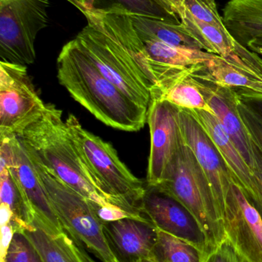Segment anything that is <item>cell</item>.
<instances>
[{"label":"cell","instance_id":"cell-1","mask_svg":"<svg viewBox=\"0 0 262 262\" xmlns=\"http://www.w3.org/2000/svg\"><path fill=\"white\" fill-rule=\"evenodd\" d=\"M80 12L88 23L75 38L80 48L126 96L149 108L157 81L131 12L121 7Z\"/></svg>","mask_w":262,"mask_h":262},{"label":"cell","instance_id":"cell-2","mask_svg":"<svg viewBox=\"0 0 262 262\" xmlns=\"http://www.w3.org/2000/svg\"><path fill=\"white\" fill-rule=\"evenodd\" d=\"M58 81L98 121L117 130L136 132L147 123L149 108L129 99L94 66L74 38L57 59Z\"/></svg>","mask_w":262,"mask_h":262},{"label":"cell","instance_id":"cell-3","mask_svg":"<svg viewBox=\"0 0 262 262\" xmlns=\"http://www.w3.org/2000/svg\"><path fill=\"white\" fill-rule=\"evenodd\" d=\"M28 155L92 203L115 205L85 160L63 112L46 104L43 115L18 135Z\"/></svg>","mask_w":262,"mask_h":262},{"label":"cell","instance_id":"cell-4","mask_svg":"<svg viewBox=\"0 0 262 262\" xmlns=\"http://www.w3.org/2000/svg\"><path fill=\"white\" fill-rule=\"evenodd\" d=\"M178 200L196 219L207 238V252L226 238L224 222L204 171L193 151L183 143L167 178L158 186Z\"/></svg>","mask_w":262,"mask_h":262},{"label":"cell","instance_id":"cell-5","mask_svg":"<svg viewBox=\"0 0 262 262\" xmlns=\"http://www.w3.org/2000/svg\"><path fill=\"white\" fill-rule=\"evenodd\" d=\"M66 122L85 160L114 204L138 220H149L139 209L146 185L120 160L112 145L83 128L75 115L70 114Z\"/></svg>","mask_w":262,"mask_h":262},{"label":"cell","instance_id":"cell-6","mask_svg":"<svg viewBox=\"0 0 262 262\" xmlns=\"http://www.w3.org/2000/svg\"><path fill=\"white\" fill-rule=\"evenodd\" d=\"M30 160L65 232L74 243L83 245L102 262H116L108 246L103 223L97 218L90 201L47 168Z\"/></svg>","mask_w":262,"mask_h":262},{"label":"cell","instance_id":"cell-7","mask_svg":"<svg viewBox=\"0 0 262 262\" xmlns=\"http://www.w3.org/2000/svg\"><path fill=\"white\" fill-rule=\"evenodd\" d=\"M49 0H0L1 61L33 64L35 38L49 25Z\"/></svg>","mask_w":262,"mask_h":262},{"label":"cell","instance_id":"cell-8","mask_svg":"<svg viewBox=\"0 0 262 262\" xmlns=\"http://www.w3.org/2000/svg\"><path fill=\"white\" fill-rule=\"evenodd\" d=\"M46 107L27 66L0 61V137L18 135Z\"/></svg>","mask_w":262,"mask_h":262},{"label":"cell","instance_id":"cell-9","mask_svg":"<svg viewBox=\"0 0 262 262\" xmlns=\"http://www.w3.org/2000/svg\"><path fill=\"white\" fill-rule=\"evenodd\" d=\"M147 123L150 130L151 147L146 186H158L166 181L184 143L180 108L166 101L151 100Z\"/></svg>","mask_w":262,"mask_h":262},{"label":"cell","instance_id":"cell-10","mask_svg":"<svg viewBox=\"0 0 262 262\" xmlns=\"http://www.w3.org/2000/svg\"><path fill=\"white\" fill-rule=\"evenodd\" d=\"M0 163L9 165L18 178L35 220L52 233L64 232L35 167L16 135L1 137Z\"/></svg>","mask_w":262,"mask_h":262},{"label":"cell","instance_id":"cell-11","mask_svg":"<svg viewBox=\"0 0 262 262\" xmlns=\"http://www.w3.org/2000/svg\"><path fill=\"white\" fill-rule=\"evenodd\" d=\"M139 209L157 229L207 253V238L199 223L187 208L169 194L158 188L146 186Z\"/></svg>","mask_w":262,"mask_h":262},{"label":"cell","instance_id":"cell-12","mask_svg":"<svg viewBox=\"0 0 262 262\" xmlns=\"http://www.w3.org/2000/svg\"><path fill=\"white\" fill-rule=\"evenodd\" d=\"M180 122L183 140L204 171L223 219L225 208L234 197L235 183L230 172L215 143L186 109L180 108Z\"/></svg>","mask_w":262,"mask_h":262},{"label":"cell","instance_id":"cell-13","mask_svg":"<svg viewBox=\"0 0 262 262\" xmlns=\"http://www.w3.org/2000/svg\"><path fill=\"white\" fill-rule=\"evenodd\" d=\"M234 197L226 205L223 222L226 238L241 262H262V219L243 190L233 186Z\"/></svg>","mask_w":262,"mask_h":262},{"label":"cell","instance_id":"cell-14","mask_svg":"<svg viewBox=\"0 0 262 262\" xmlns=\"http://www.w3.org/2000/svg\"><path fill=\"white\" fill-rule=\"evenodd\" d=\"M215 143L224 160L234 183L243 190L249 203L262 215V184L253 169L221 127L216 117L201 110H187Z\"/></svg>","mask_w":262,"mask_h":262},{"label":"cell","instance_id":"cell-15","mask_svg":"<svg viewBox=\"0 0 262 262\" xmlns=\"http://www.w3.org/2000/svg\"><path fill=\"white\" fill-rule=\"evenodd\" d=\"M192 76L221 127L227 133L246 163L255 172L256 163L253 140L238 112V92L229 88L197 79L192 74Z\"/></svg>","mask_w":262,"mask_h":262},{"label":"cell","instance_id":"cell-16","mask_svg":"<svg viewBox=\"0 0 262 262\" xmlns=\"http://www.w3.org/2000/svg\"><path fill=\"white\" fill-rule=\"evenodd\" d=\"M108 246L116 262H138L149 258L157 228L149 220L126 218L103 223Z\"/></svg>","mask_w":262,"mask_h":262},{"label":"cell","instance_id":"cell-17","mask_svg":"<svg viewBox=\"0 0 262 262\" xmlns=\"http://www.w3.org/2000/svg\"><path fill=\"white\" fill-rule=\"evenodd\" d=\"M192 74L197 79L236 92L262 95L261 72L237 66L217 55L204 64L192 66Z\"/></svg>","mask_w":262,"mask_h":262},{"label":"cell","instance_id":"cell-18","mask_svg":"<svg viewBox=\"0 0 262 262\" xmlns=\"http://www.w3.org/2000/svg\"><path fill=\"white\" fill-rule=\"evenodd\" d=\"M192 67L178 69L158 81L151 100L166 101L186 110H201L215 115L192 76Z\"/></svg>","mask_w":262,"mask_h":262},{"label":"cell","instance_id":"cell-19","mask_svg":"<svg viewBox=\"0 0 262 262\" xmlns=\"http://www.w3.org/2000/svg\"><path fill=\"white\" fill-rule=\"evenodd\" d=\"M141 39L157 82L175 69L204 64L215 55L206 51L172 46L152 38Z\"/></svg>","mask_w":262,"mask_h":262},{"label":"cell","instance_id":"cell-20","mask_svg":"<svg viewBox=\"0 0 262 262\" xmlns=\"http://www.w3.org/2000/svg\"><path fill=\"white\" fill-rule=\"evenodd\" d=\"M131 18L141 38H152L172 46L203 50L201 44L178 18H155L133 13H131Z\"/></svg>","mask_w":262,"mask_h":262},{"label":"cell","instance_id":"cell-21","mask_svg":"<svg viewBox=\"0 0 262 262\" xmlns=\"http://www.w3.org/2000/svg\"><path fill=\"white\" fill-rule=\"evenodd\" d=\"M32 228L23 232L35 248L43 262H84L78 247L66 232L55 234L34 220Z\"/></svg>","mask_w":262,"mask_h":262},{"label":"cell","instance_id":"cell-22","mask_svg":"<svg viewBox=\"0 0 262 262\" xmlns=\"http://www.w3.org/2000/svg\"><path fill=\"white\" fill-rule=\"evenodd\" d=\"M0 202L9 208L25 230L32 229L35 215L26 193L9 165L0 163Z\"/></svg>","mask_w":262,"mask_h":262},{"label":"cell","instance_id":"cell-23","mask_svg":"<svg viewBox=\"0 0 262 262\" xmlns=\"http://www.w3.org/2000/svg\"><path fill=\"white\" fill-rule=\"evenodd\" d=\"M204 255L194 245L157 229L149 258L154 262H203Z\"/></svg>","mask_w":262,"mask_h":262},{"label":"cell","instance_id":"cell-24","mask_svg":"<svg viewBox=\"0 0 262 262\" xmlns=\"http://www.w3.org/2000/svg\"><path fill=\"white\" fill-rule=\"evenodd\" d=\"M78 7L88 10H105L114 7L124 8L131 13L155 17L175 18L171 16L153 0H78Z\"/></svg>","mask_w":262,"mask_h":262},{"label":"cell","instance_id":"cell-25","mask_svg":"<svg viewBox=\"0 0 262 262\" xmlns=\"http://www.w3.org/2000/svg\"><path fill=\"white\" fill-rule=\"evenodd\" d=\"M185 7L198 21L228 31L215 0H185Z\"/></svg>","mask_w":262,"mask_h":262},{"label":"cell","instance_id":"cell-26","mask_svg":"<svg viewBox=\"0 0 262 262\" xmlns=\"http://www.w3.org/2000/svg\"><path fill=\"white\" fill-rule=\"evenodd\" d=\"M238 109L254 143L262 151V112L238 95Z\"/></svg>","mask_w":262,"mask_h":262},{"label":"cell","instance_id":"cell-27","mask_svg":"<svg viewBox=\"0 0 262 262\" xmlns=\"http://www.w3.org/2000/svg\"><path fill=\"white\" fill-rule=\"evenodd\" d=\"M3 262H43L29 238L18 232L14 235Z\"/></svg>","mask_w":262,"mask_h":262},{"label":"cell","instance_id":"cell-28","mask_svg":"<svg viewBox=\"0 0 262 262\" xmlns=\"http://www.w3.org/2000/svg\"><path fill=\"white\" fill-rule=\"evenodd\" d=\"M90 203L97 218L103 224V223L118 221V220L126 218L137 219L127 211L124 210L115 205L109 204L106 205V206H100V205L92 203V202H90Z\"/></svg>","mask_w":262,"mask_h":262},{"label":"cell","instance_id":"cell-29","mask_svg":"<svg viewBox=\"0 0 262 262\" xmlns=\"http://www.w3.org/2000/svg\"><path fill=\"white\" fill-rule=\"evenodd\" d=\"M203 262H241L227 238L210 252L205 254Z\"/></svg>","mask_w":262,"mask_h":262},{"label":"cell","instance_id":"cell-30","mask_svg":"<svg viewBox=\"0 0 262 262\" xmlns=\"http://www.w3.org/2000/svg\"><path fill=\"white\" fill-rule=\"evenodd\" d=\"M171 16L181 18L184 16L185 0H153Z\"/></svg>","mask_w":262,"mask_h":262},{"label":"cell","instance_id":"cell-31","mask_svg":"<svg viewBox=\"0 0 262 262\" xmlns=\"http://www.w3.org/2000/svg\"><path fill=\"white\" fill-rule=\"evenodd\" d=\"M240 96L246 98V100L252 103V104L258 107L262 112V95L250 93V92H237Z\"/></svg>","mask_w":262,"mask_h":262},{"label":"cell","instance_id":"cell-32","mask_svg":"<svg viewBox=\"0 0 262 262\" xmlns=\"http://www.w3.org/2000/svg\"><path fill=\"white\" fill-rule=\"evenodd\" d=\"M253 146L254 152H255V163H256L255 172L262 184V151L259 149V147L254 143V141ZM261 217L262 219V215Z\"/></svg>","mask_w":262,"mask_h":262},{"label":"cell","instance_id":"cell-33","mask_svg":"<svg viewBox=\"0 0 262 262\" xmlns=\"http://www.w3.org/2000/svg\"><path fill=\"white\" fill-rule=\"evenodd\" d=\"M246 47L262 57V35L251 38L246 44Z\"/></svg>","mask_w":262,"mask_h":262},{"label":"cell","instance_id":"cell-34","mask_svg":"<svg viewBox=\"0 0 262 262\" xmlns=\"http://www.w3.org/2000/svg\"><path fill=\"white\" fill-rule=\"evenodd\" d=\"M75 244H76L77 247H78L80 256L82 257L84 262H97L89 255L87 252H86V248H85L83 245L78 244V243H75Z\"/></svg>","mask_w":262,"mask_h":262},{"label":"cell","instance_id":"cell-35","mask_svg":"<svg viewBox=\"0 0 262 262\" xmlns=\"http://www.w3.org/2000/svg\"><path fill=\"white\" fill-rule=\"evenodd\" d=\"M66 1L69 2V3H70L71 4L73 5V6H75L76 8L78 7V0H66Z\"/></svg>","mask_w":262,"mask_h":262},{"label":"cell","instance_id":"cell-36","mask_svg":"<svg viewBox=\"0 0 262 262\" xmlns=\"http://www.w3.org/2000/svg\"><path fill=\"white\" fill-rule=\"evenodd\" d=\"M138 262H154L152 261L151 258H143V259L139 260Z\"/></svg>","mask_w":262,"mask_h":262}]
</instances>
